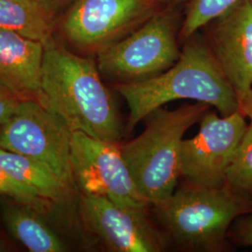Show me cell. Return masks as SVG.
<instances>
[{
    "label": "cell",
    "mask_w": 252,
    "mask_h": 252,
    "mask_svg": "<svg viewBox=\"0 0 252 252\" xmlns=\"http://www.w3.org/2000/svg\"><path fill=\"white\" fill-rule=\"evenodd\" d=\"M37 102L61 118L72 132L121 142L124 129L117 106L96 62L55 40L45 46Z\"/></svg>",
    "instance_id": "6da1fadb"
},
{
    "label": "cell",
    "mask_w": 252,
    "mask_h": 252,
    "mask_svg": "<svg viewBox=\"0 0 252 252\" xmlns=\"http://www.w3.org/2000/svg\"><path fill=\"white\" fill-rule=\"evenodd\" d=\"M184 42L179 60L166 71L146 81L114 84L129 108L127 133H131L152 110L175 100L205 103L216 108L222 117L238 110L237 95L217 63L206 37L198 31Z\"/></svg>",
    "instance_id": "7a4b0ae2"
},
{
    "label": "cell",
    "mask_w": 252,
    "mask_h": 252,
    "mask_svg": "<svg viewBox=\"0 0 252 252\" xmlns=\"http://www.w3.org/2000/svg\"><path fill=\"white\" fill-rule=\"evenodd\" d=\"M151 209L164 236L181 249L224 252L234 220L252 213V198L227 185L205 188L184 182Z\"/></svg>",
    "instance_id": "3957f363"
},
{
    "label": "cell",
    "mask_w": 252,
    "mask_h": 252,
    "mask_svg": "<svg viewBox=\"0 0 252 252\" xmlns=\"http://www.w3.org/2000/svg\"><path fill=\"white\" fill-rule=\"evenodd\" d=\"M209 108L207 104L195 102L174 110L155 108L141 121L144 131L121 144L135 185L151 205L169 197L177 189L183 136Z\"/></svg>",
    "instance_id": "277c9868"
},
{
    "label": "cell",
    "mask_w": 252,
    "mask_h": 252,
    "mask_svg": "<svg viewBox=\"0 0 252 252\" xmlns=\"http://www.w3.org/2000/svg\"><path fill=\"white\" fill-rule=\"evenodd\" d=\"M180 27L173 7H162L135 31L95 54L101 75L115 83H132L166 71L180 58Z\"/></svg>",
    "instance_id": "5b68a950"
},
{
    "label": "cell",
    "mask_w": 252,
    "mask_h": 252,
    "mask_svg": "<svg viewBox=\"0 0 252 252\" xmlns=\"http://www.w3.org/2000/svg\"><path fill=\"white\" fill-rule=\"evenodd\" d=\"M72 131L59 116L36 100H21L0 126V147L43 162L77 187L70 153Z\"/></svg>",
    "instance_id": "8992f818"
},
{
    "label": "cell",
    "mask_w": 252,
    "mask_h": 252,
    "mask_svg": "<svg viewBox=\"0 0 252 252\" xmlns=\"http://www.w3.org/2000/svg\"><path fill=\"white\" fill-rule=\"evenodd\" d=\"M162 8L153 0H73L61 21L64 38L96 54L143 25Z\"/></svg>",
    "instance_id": "52a82bcc"
},
{
    "label": "cell",
    "mask_w": 252,
    "mask_h": 252,
    "mask_svg": "<svg viewBox=\"0 0 252 252\" xmlns=\"http://www.w3.org/2000/svg\"><path fill=\"white\" fill-rule=\"evenodd\" d=\"M70 162L81 194L106 197L121 206H152L135 185L121 142L72 132Z\"/></svg>",
    "instance_id": "ba28073f"
},
{
    "label": "cell",
    "mask_w": 252,
    "mask_h": 252,
    "mask_svg": "<svg viewBox=\"0 0 252 252\" xmlns=\"http://www.w3.org/2000/svg\"><path fill=\"white\" fill-rule=\"evenodd\" d=\"M247 118L237 110L220 117L207 110L201 117L198 134L180 146V176L185 183L205 188L225 185V172L248 128Z\"/></svg>",
    "instance_id": "9c48e42d"
},
{
    "label": "cell",
    "mask_w": 252,
    "mask_h": 252,
    "mask_svg": "<svg viewBox=\"0 0 252 252\" xmlns=\"http://www.w3.org/2000/svg\"><path fill=\"white\" fill-rule=\"evenodd\" d=\"M78 208L86 230L111 252H162L166 249V237L151 220V206H121L106 197L80 193Z\"/></svg>",
    "instance_id": "30bf717a"
},
{
    "label": "cell",
    "mask_w": 252,
    "mask_h": 252,
    "mask_svg": "<svg viewBox=\"0 0 252 252\" xmlns=\"http://www.w3.org/2000/svg\"><path fill=\"white\" fill-rule=\"evenodd\" d=\"M207 26L206 37L217 63L230 82L238 102L252 87V9L239 0Z\"/></svg>",
    "instance_id": "8fae6325"
},
{
    "label": "cell",
    "mask_w": 252,
    "mask_h": 252,
    "mask_svg": "<svg viewBox=\"0 0 252 252\" xmlns=\"http://www.w3.org/2000/svg\"><path fill=\"white\" fill-rule=\"evenodd\" d=\"M45 45L0 29V86L20 100H38Z\"/></svg>",
    "instance_id": "7c38bea8"
},
{
    "label": "cell",
    "mask_w": 252,
    "mask_h": 252,
    "mask_svg": "<svg viewBox=\"0 0 252 252\" xmlns=\"http://www.w3.org/2000/svg\"><path fill=\"white\" fill-rule=\"evenodd\" d=\"M1 218L5 228L31 252H63L66 246L48 225L42 213L34 207L9 199L1 201Z\"/></svg>",
    "instance_id": "4fadbf2b"
},
{
    "label": "cell",
    "mask_w": 252,
    "mask_h": 252,
    "mask_svg": "<svg viewBox=\"0 0 252 252\" xmlns=\"http://www.w3.org/2000/svg\"><path fill=\"white\" fill-rule=\"evenodd\" d=\"M0 164L21 184L52 203L65 202L79 190L43 162L1 147Z\"/></svg>",
    "instance_id": "5bb4252c"
},
{
    "label": "cell",
    "mask_w": 252,
    "mask_h": 252,
    "mask_svg": "<svg viewBox=\"0 0 252 252\" xmlns=\"http://www.w3.org/2000/svg\"><path fill=\"white\" fill-rule=\"evenodd\" d=\"M55 17L36 0H0V29L47 45L54 41Z\"/></svg>",
    "instance_id": "9a60e30c"
},
{
    "label": "cell",
    "mask_w": 252,
    "mask_h": 252,
    "mask_svg": "<svg viewBox=\"0 0 252 252\" xmlns=\"http://www.w3.org/2000/svg\"><path fill=\"white\" fill-rule=\"evenodd\" d=\"M225 185L252 198V123L248 126L226 169Z\"/></svg>",
    "instance_id": "2e32d148"
},
{
    "label": "cell",
    "mask_w": 252,
    "mask_h": 252,
    "mask_svg": "<svg viewBox=\"0 0 252 252\" xmlns=\"http://www.w3.org/2000/svg\"><path fill=\"white\" fill-rule=\"evenodd\" d=\"M239 0H191L181 22L180 38L185 41Z\"/></svg>",
    "instance_id": "e0dca14e"
},
{
    "label": "cell",
    "mask_w": 252,
    "mask_h": 252,
    "mask_svg": "<svg viewBox=\"0 0 252 252\" xmlns=\"http://www.w3.org/2000/svg\"><path fill=\"white\" fill-rule=\"evenodd\" d=\"M0 197L34 207L42 214L49 210L52 202L40 197L28 189L0 164Z\"/></svg>",
    "instance_id": "ac0fdd59"
},
{
    "label": "cell",
    "mask_w": 252,
    "mask_h": 252,
    "mask_svg": "<svg viewBox=\"0 0 252 252\" xmlns=\"http://www.w3.org/2000/svg\"><path fill=\"white\" fill-rule=\"evenodd\" d=\"M228 238L238 246L252 247V213L234 220L229 230Z\"/></svg>",
    "instance_id": "d6986e66"
},
{
    "label": "cell",
    "mask_w": 252,
    "mask_h": 252,
    "mask_svg": "<svg viewBox=\"0 0 252 252\" xmlns=\"http://www.w3.org/2000/svg\"><path fill=\"white\" fill-rule=\"evenodd\" d=\"M21 100L0 86V126L13 113Z\"/></svg>",
    "instance_id": "ffe728a7"
},
{
    "label": "cell",
    "mask_w": 252,
    "mask_h": 252,
    "mask_svg": "<svg viewBox=\"0 0 252 252\" xmlns=\"http://www.w3.org/2000/svg\"><path fill=\"white\" fill-rule=\"evenodd\" d=\"M36 2L44 9L56 17L59 12L66 9L73 0H36Z\"/></svg>",
    "instance_id": "44dd1931"
},
{
    "label": "cell",
    "mask_w": 252,
    "mask_h": 252,
    "mask_svg": "<svg viewBox=\"0 0 252 252\" xmlns=\"http://www.w3.org/2000/svg\"><path fill=\"white\" fill-rule=\"evenodd\" d=\"M238 110L245 117L250 119L251 123H252V87L247 92V94L239 100Z\"/></svg>",
    "instance_id": "7402d4cb"
},
{
    "label": "cell",
    "mask_w": 252,
    "mask_h": 252,
    "mask_svg": "<svg viewBox=\"0 0 252 252\" xmlns=\"http://www.w3.org/2000/svg\"><path fill=\"white\" fill-rule=\"evenodd\" d=\"M156 4H158L161 7H174L179 4L186 3L188 4L191 0H153Z\"/></svg>",
    "instance_id": "603a6c76"
},
{
    "label": "cell",
    "mask_w": 252,
    "mask_h": 252,
    "mask_svg": "<svg viewBox=\"0 0 252 252\" xmlns=\"http://www.w3.org/2000/svg\"><path fill=\"white\" fill-rule=\"evenodd\" d=\"M3 249H4V247H3V244H2L1 240H0V252H2V251H3Z\"/></svg>",
    "instance_id": "cb8c5ba5"
},
{
    "label": "cell",
    "mask_w": 252,
    "mask_h": 252,
    "mask_svg": "<svg viewBox=\"0 0 252 252\" xmlns=\"http://www.w3.org/2000/svg\"><path fill=\"white\" fill-rule=\"evenodd\" d=\"M250 1V3H251V6H252V0H249Z\"/></svg>",
    "instance_id": "d4e9b609"
}]
</instances>
